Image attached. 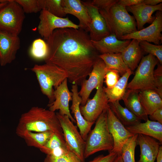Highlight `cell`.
I'll list each match as a JSON object with an SVG mask.
<instances>
[{"instance_id": "cell-1", "label": "cell", "mask_w": 162, "mask_h": 162, "mask_svg": "<svg viewBox=\"0 0 162 162\" xmlns=\"http://www.w3.org/2000/svg\"><path fill=\"white\" fill-rule=\"evenodd\" d=\"M44 40L48 47L45 63L63 70L73 85L80 86L99 58L89 34L80 28L56 29Z\"/></svg>"}, {"instance_id": "cell-2", "label": "cell", "mask_w": 162, "mask_h": 162, "mask_svg": "<svg viewBox=\"0 0 162 162\" xmlns=\"http://www.w3.org/2000/svg\"><path fill=\"white\" fill-rule=\"evenodd\" d=\"M26 131L34 132L51 131L65 142L56 113L42 107H32L21 115L16 132L20 137Z\"/></svg>"}, {"instance_id": "cell-3", "label": "cell", "mask_w": 162, "mask_h": 162, "mask_svg": "<svg viewBox=\"0 0 162 162\" xmlns=\"http://www.w3.org/2000/svg\"><path fill=\"white\" fill-rule=\"evenodd\" d=\"M117 3L106 8L98 10L106 22L110 33L114 34L120 40L123 36L137 30L133 16L128 13L126 7Z\"/></svg>"}, {"instance_id": "cell-4", "label": "cell", "mask_w": 162, "mask_h": 162, "mask_svg": "<svg viewBox=\"0 0 162 162\" xmlns=\"http://www.w3.org/2000/svg\"><path fill=\"white\" fill-rule=\"evenodd\" d=\"M95 123L94 128L90 131L85 141V159L98 152L107 150L110 152L113 148V139L107 126V109L103 112Z\"/></svg>"}, {"instance_id": "cell-5", "label": "cell", "mask_w": 162, "mask_h": 162, "mask_svg": "<svg viewBox=\"0 0 162 162\" xmlns=\"http://www.w3.org/2000/svg\"><path fill=\"white\" fill-rule=\"evenodd\" d=\"M35 74L42 93L49 100V104L54 100L53 92L66 78L68 75L63 70L52 63L36 64L31 69Z\"/></svg>"}, {"instance_id": "cell-6", "label": "cell", "mask_w": 162, "mask_h": 162, "mask_svg": "<svg viewBox=\"0 0 162 162\" xmlns=\"http://www.w3.org/2000/svg\"><path fill=\"white\" fill-rule=\"evenodd\" d=\"M158 59L151 54L143 56L138 64L135 75L128 83L127 88L140 90H156L154 80V72Z\"/></svg>"}, {"instance_id": "cell-7", "label": "cell", "mask_w": 162, "mask_h": 162, "mask_svg": "<svg viewBox=\"0 0 162 162\" xmlns=\"http://www.w3.org/2000/svg\"><path fill=\"white\" fill-rule=\"evenodd\" d=\"M25 14L15 0H9L0 9V31L18 35L22 29Z\"/></svg>"}, {"instance_id": "cell-8", "label": "cell", "mask_w": 162, "mask_h": 162, "mask_svg": "<svg viewBox=\"0 0 162 162\" xmlns=\"http://www.w3.org/2000/svg\"><path fill=\"white\" fill-rule=\"evenodd\" d=\"M63 133L66 144L79 158L82 162H85L84 154L86 141L84 140L77 127L68 116L56 113Z\"/></svg>"}, {"instance_id": "cell-9", "label": "cell", "mask_w": 162, "mask_h": 162, "mask_svg": "<svg viewBox=\"0 0 162 162\" xmlns=\"http://www.w3.org/2000/svg\"><path fill=\"white\" fill-rule=\"evenodd\" d=\"M39 22L37 28L39 34L45 40L53 32L58 29L72 28L79 29L76 24L68 17L62 18L54 15L45 10H42L39 16Z\"/></svg>"}, {"instance_id": "cell-10", "label": "cell", "mask_w": 162, "mask_h": 162, "mask_svg": "<svg viewBox=\"0 0 162 162\" xmlns=\"http://www.w3.org/2000/svg\"><path fill=\"white\" fill-rule=\"evenodd\" d=\"M103 87V84L100 85L97 88L94 97L89 99L85 105L80 106L81 113L87 121L95 123L109 106L108 99Z\"/></svg>"}, {"instance_id": "cell-11", "label": "cell", "mask_w": 162, "mask_h": 162, "mask_svg": "<svg viewBox=\"0 0 162 162\" xmlns=\"http://www.w3.org/2000/svg\"><path fill=\"white\" fill-rule=\"evenodd\" d=\"M107 70L104 62L99 58L94 64L88 79L84 80L80 85L81 89L78 91V94L82 100L81 106L85 104L94 89H97L103 84Z\"/></svg>"}, {"instance_id": "cell-12", "label": "cell", "mask_w": 162, "mask_h": 162, "mask_svg": "<svg viewBox=\"0 0 162 162\" xmlns=\"http://www.w3.org/2000/svg\"><path fill=\"white\" fill-rule=\"evenodd\" d=\"M153 21L147 27L124 36L120 40L134 39L160 45L162 41V11H157Z\"/></svg>"}, {"instance_id": "cell-13", "label": "cell", "mask_w": 162, "mask_h": 162, "mask_svg": "<svg viewBox=\"0 0 162 162\" xmlns=\"http://www.w3.org/2000/svg\"><path fill=\"white\" fill-rule=\"evenodd\" d=\"M107 120L108 128L114 142L113 148L112 151L121 154L123 145L134 134L126 128L115 116L109 106L107 109Z\"/></svg>"}, {"instance_id": "cell-14", "label": "cell", "mask_w": 162, "mask_h": 162, "mask_svg": "<svg viewBox=\"0 0 162 162\" xmlns=\"http://www.w3.org/2000/svg\"><path fill=\"white\" fill-rule=\"evenodd\" d=\"M81 1L86 7L91 19L89 32L91 40L98 41L110 34L106 22L98 9L90 1Z\"/></svg>"}, {"instance_id": "cell-15", "label": "cell", "mask_w": 162, "mask_h": 162, "mask_svg": "<svg viewBox=\"0 0 162 162\" xmlns=\"http://www.w3.org/2000/svg\"><path fill=\"white\" fill-rule=\"evenodd\" d=\"M67 82L68 78H66L54 90L55 100L52 103L48 104L49 110L53 112L59 110L60 114L67 116L72 122L76 123V121L72 116L69 110V102L72 100L73 93L68 89Z\"/></svg>"}, {"instance_id": "cell-16", "label": "cell", "mask_w": 162, "mask_h": 162, "mask_svg": "<svg viewBox=\"0 0 162 162\" xmlns=\"http://www.w3.org/2000/svg\"><path fill=\"white\" fill-rule=\"evenodd\" d=\"M20 46L18 35L0 31V65L4 66L16 58Z\"/></svg>"}, {"instance_id": "cell-17", "label": "cell", "mask_w": 162, "mask_h": 162, "mask_svg": "<svg viewBox=\"0 0 162 162\" xmlns=\"http://www.w3.org/2000/svg\"><path fill=\"white\" fill-rule=\"evenodd\" d=\"M128 12L133 15L136 25L137 30L144 28L146 23H151L154 20L155 16L153 14L156 11H162V4L160 3L155 6H151L142 3L135 5L126 7Z\"/></svg>"}, {"instance_id": "cell-18", "label": "cell", "mask_w": 162, "mask_h": 162, "mask_svg": "<svg viewBox=\"0 0 162 162\" xmlns=\"http://www.w3.org/2000/svg\"><path fill=\"white\" fill-rule=\"evenodd\" d=\"M62 4L66 14H70L79 21L80 28L88 32L91 19L87 10L80 0H62Z\"/></svg>"}, {"instance_id": "cell-19", "label": "cell", "mask_w": 162, "mask_h": 162, "mask_svg": "<svg viewBox=\"0 0 162 162\" xmlns=\"http://www.w3.org/2000/svg\"><path fill=\"white\" fill-rule=\"evenodd\" d=\"M71 90L73 95L72 104L70 109L71 113L74 115L80 133L84 140L86 141L94 122L87 121L84 118L81 113L80 106L82 100L78 94V85H73Z\"/></svg>"}, {"instance_id": "cell-20", "label": "cell", "mask_w": 162, "mask_h": 162, "mask_svg": "<svg viewBox=\"0 0 162 162\" xmlns=\"http://www.w3.org/2000/svg\"><path fill=\"white\" fill-rule=\"evenodd\" d=\"M131 40H119L115 35L110 34L99 40H91V41L93 46L100 55L121 53Z\"/></svg>"}, {"instance_id": "cell-21", "label": "cell", "mask_w": 162, "mask_h": 162, "mask_svg": "<svg viewBox=\"0 0 162 162\" xmlns=\"http://www.w3.org/2000/svg\"><path fill=\"white\" fill-rule=\"evenodd\" d=\"M137 144L140 150V159L137 162H154L159 151V143L152 137L139 134Z\"/></svg>"}, {"instance_id": "cell-22", "label": "cell", "mask_w": 162, "mask_h": 162, "mask_svg": "<svg viewBox=\"0 0 162 162\" xmlns=\"http://www.w3.org/2000/svg\"><path fill=\"white\" fill-rule=\"evenodd\" d=\"M134 134H141L157 140L162 143V124L157 121L148 119L145 122H140L133 125L125 127Z\"/></svg>"}, {"instance_id": "cell-23", "label": "cell", "mask_w": 162, "mask_h": 162, "mask_svg": "<svg viewBox=\"0 0 162 162\" xmlns=\"http://www.w3.org/2000/svg\"><path fill=\"white\" fill-rule=\"evenodd\" d=\"M132 40L121 54L125 64L133 71L137 68L144 52L139 45L140 41Z\"/></svg>"}, {"instance_id": "cell-24", "label": "cell", "mask_w": 162, "mask_h": 162, "mask_svg": "<svg viewBox=\"0 0 162 162\" xmlns=\"http://www.w3.org/2000/svg\"><path fill=\"white\" fill-rule=\"evenodd\" d=\"M140 90L127 89L122 99L126 107L140 120L146 121L148 119L141 105L139 97Z\"/></svg>"}, {"instance_id": "cell-25", "label": "cell", "mask_w": 162, "mask_h": 162, "mask_svg": "<svg viewBox=\"0 0 162 162\" xmlns=\"http://www.w3.org/2000/svg\"><path fill=\"white\" fill-rule=\"evenodd\" d=\"M139 97L141 105L147 116L151 115L157 109L162 108V98L155 90H140Z\"/></svg>"}, {"instance_id": "cell-26", "label": "cell", "mask_w": 162, "mask_h": 162, "mask_svg": "<svg viewBox=\"0 0 162 162\" xmlns=\"http://www.w3.org/2000/svg\"><path fill=\"white\" fill-rule=\"evenodd\" d=\"M134 73L130 69L122 76L116 84L111 88L103 87L109 103L122 100L127 90L129 77Z\"/></svg>"}, {"instance_id": "cell-27", "label": "cell", "mask_w": 162, "mask_h": 162, "mask_svg": "<svg viewBox=\"0 0 162 162\" xmlns=\"http://www.w3.org/2000/svg\"><path fill=\"white\" fill-rule=\"evenodd\" d=\"M119 101L109 103V105L115 116L124 127L140 122V120L128 109L122 106Z\"/></svg>"}, {"instance_id": "cell-28", "label": "cell", "mask_w": 162, "mask_h": 162, "mask_svg": "<svg viewBox=\"0 0 162 162\" xmlns=\"http://www.w3.org/2000/svg\"><path fill=\"white\" fill-rule=\"evenodd\" d=\"M99 58L104 62L107 70H117L121 76L130 69L124 63L121 53L100 54Z\"/></svg>"}, {"instance_id": "cell-29", "label": "cell", "mask_w": 162, "mask_h": 162, "mask_svg": "<svg viewBox=\"0 0 162 162\" xmlns=\"http://www.w3.org/2000/svg\"><path fill=\"white\" fill-rule=\"evenodd\" d=\"M53 133L51 131L34 132L26 131L20 136L28 146L41 150L49 140Z\"/></svg>"}, {"instance_id": "cell-30", "label": "cell", "mask_w": 162, "mask_h": 162, "mask_svg": "<svg viewBox=\"0 0 162 162\" xmlns=\"http://www.w3.org/2000/svg\"><path fill=\"white\" fill-rule=\"evenodd\" d=\"M44 162H82L65 143L62 144L54 155H46Z\"/></svg>"}, {"instance_id": "cell-31", "label": "cell", "mask_w": 162, "mask_h": 162, "mask_svg": "<svg viewBox=\"0 0 162 162\" xmlns=\"http://www.w3.org/2000/svg\"><path fill=\"white\" fill-rule=\"evenodd\" d=\"M29 52L32 58L37 60H44L48 53V47L46 42L41 38L34 40L32 43Z\"/></svg>"}, {"instance_id": "cell-32", "label": "cell", "mask_w": 162, "mask_h": 162, "mask_svg": "<svg viewBox=\"0 0 162 162\" xmlns=\"http://www.w3.org/2000/svg\"><path fill=\"white\" fill-rule=\"evenodd\" d=\"M137 134L130 137L123 145L121 151L123 162H136L135 150L137 144Z\"/></svg>"}, {"instance_id": "cell-33", "label": "cell", "mask_w": 162, "mask_h": 162, "mask_svg": "<svg viewBox=\"0 0 162 162\" xmlns=\"http://www.w3.org/2000/svg\"><path fill=\"white\" fill-rule=\"evenodd\" d=\"M62 0H39L42 10H46L56 16L63 18L66 14L62 4Z\"/></svg>"}, {"instance_id": "cell-34", "label": "cell", "mask_w": 162, "mask_h": 162, "mask_svg": "<svg viewBox=\"0 0 162 162\" xmlns=\"http://www.w3.org/2000/svg\"><path fill=\"white\" fill-rule=\"evenodd\" d=\"M139 45L144 52H145L156 57L159 62L162 64V45L153 44L145 41H141Z\"/></svg>"}, {"instance_id": "cell-35", "label": "cell", "mask_w": 162, "mask_h": 162, "mask_svg": "<svg viewBox=\"0 0 162 162\" xmlns=\"http://www.w3.org/2000/svg\"><path fill=\"white\" fill-rule=\"evenodd\" d=\"M25 13H37L41 10L39 0H15Z\"/></svg>"}, {"instance_id": "cell-36", "label": "cell", "mask_w": 162, "mask_h": 162, "mask_svg": "<svg viewBox=\"0 0 162 162\" xmlns=\"http://www.w3.org/2000/svg\"><path fill=\"white\" fill-rule=\"evenodd\" d=\"M119 72L116 70H107L104 77V82L106 88H111L116 84L120 78Z\"/></svg>"}, {"instance_id": "cell-37", "label": "cell", "mask_w": 162, "mask_h": 162, "mask_svg": "<svg viewBox=\"0 0 162 162\" xmlns=\"http://www.w3.org/2000/svg\"><path fill=\"white\" fill-rule=\"evenodd\" d=\"M157 68L154 70V80L155 91L162 98V65L159 62Z\"/></svg>"}, {"instance_id": "cell-38", "label": "cell", "mask_w": 162, "mask_h": 162, "mask_svg": "<svg viewBox=\"0 0 162 162\" xmlns=\"http://www.w3.org/2000/svg\"><path fill=\"white\" fill-rule=\"evenodd\" d=\"M118 1V0H93L90 2L98 9H103L111 7Z\"/></svg>"}, {"instance_id": "cell-39", "label": "cell", "mask_w": 162, "mask_h": 162, "mask_svg": "<svg viewBox=\"0 0 162 162\" xmlns=\"http://www.w3.org/2000/svg\"><path fill=\"white\" fill-rule=\"evenodd\" d=\"M116 152L111 151L106 155H99L89 162H112L118 155Z\"/></svg>"}, {"instance_id": "cell-40", "label": "cell", "mask_w": 162, "mask_h": 162, "mask_svg": "<svg viewBox=\"0 0 162 162\" xmlns=\"http://www.w3.org/2000/svg\"><path fill=\"white\" fill-rule=\"evenodd\" d=\"M149 116L151 121H157L162 124V108L157 109Z\"/></svg>"}, {"instance_id": "cell-41", "label": "cell", "mask_w": 162, "mask_h": 162, "mask_svg": "<svg viewBox=\"0 0 162 162\" xmlns=\"http://www.w3.org/2000/svg\"><path fill=\"white\" fill-rule=\"evenodd\" d=\"M143 0H119L117 2L119 5L126 7L143 3Z\"/></svg>"}, {"instance_id": "cell-42", "label": "cell", "mask_w": 162, "mask_h": 162, "mask_svg": "<svg viewBox=\"0 0 162 162\" xmlns=\"http://www.w3.org/2000/svg\"><path fill=\"white\" fill-rule=\"evenodd\" d=\"M162 0H143V3L151 6H155L162 3Z\"/></svg>"}, {"instance_id": "cell-43", "label": "cell", "mask_w": 162, "mask_h": 162, "mask_svg": "<svg viewBox=\"0 0 162 162\" xmlns=\"http://www.w3.org/2000/svg\"><path fill=\"white\" fill-rule=\"evenodd\" d=\"M157 159V162H162V146H160L159 151L158 154Z\"/></svg>"}, {"instance_id": "cell-44", "label": "cell", "mask_w": 162, "mask_h": 162, "mask_svg": "<svg viewBox=\"0 0 162 162\" xmlns=\"http://www.w3.org/2000/svg\"><path fill=\"white\" fill-rule=\"evenodd\" d=\"M112 162H123L121 154H118L117 157Z\"/></svg>"}, {"instance_id": "cell-45", "label": "cell", "mask_w": 162, "mask_h": 162, "mask_svg": "<svg viewBox=\"0 0 162 162\" xmlns=\"http://www.w3.org/2000/svg\"><path fill=\"white\" fill-rule=\"evenodd\" d=\"M9 0L8 2H6L0 3V9L5 5L9 1Z\"/></svg>"}, {"instance_id": "cell-46", "label": "cell", "mask_w": 162, "mask_h": 162, "mask_svg": "<svg viewBox=\"0 0 162 162\" xmlns=\"http://www.w3.org/2000/svg\"><path fill=\"white\" fill-rule=\"evenodd\" d=\"M9 0H0V3L6 2L8 1Z\"/></svg>"}, {"instance_id": "cell-47", "label": "cell", "mask_w": 162, "mask_h": 162, "mask_svg": "<svg viewBox=\"0 0 162 162\" xmlns=\"http://www.w3.org/2000/svg\"></svg>"}]
</instances>
